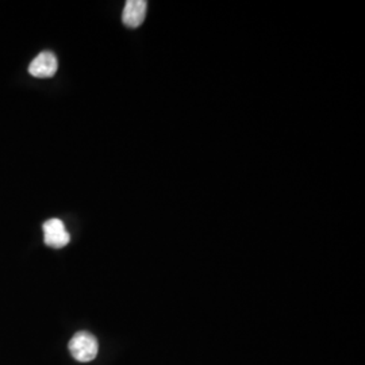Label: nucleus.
Listing matches in <instances>:
<instances>
[{
	"instance_id": "f257e3e1",
	"label": "nucleus",
	"mask_w": 365,
	"mask_h": 365,
	"mask_svg": "<svg viewBox=\"0 0 365 365\" xmlns=\"http://www.w3.org/2000/svg\"><path fill=\"white\" fill-rule=\"evenodd\" d=\"M69 352L78 363H90L99 352L98 339L88 331H78L69 341Z\"/></svg>"
},
{
	"instance_id": "f03ea898",
	"label": "nucleus",
	"mask_w": 365,
	"mask_h": 365,
	"mask_svg": "<svg viewBox=\"0 0 365 365\" xmlns=\"http://www.w3.org/2000/svg\"><path fill=\"white\" fill-rule=\"evenodd\" d=\"M42 229L45 244L51 248H64L71 241V235L66 232V225L61 220H49L42 225Z\"/></svg>"
},
{
	"instance_id": "7ed1b4c3",
	"label": "nucleus",
	"mask_w": 365,
	"mask_h": 365,
	"mask_svg": "<svg viewBox=\"0 0 365 365\" xmlns=\"http://www.w3.org/2000/svg\"><path fill=\"white\" fill-rule=\"evenodd\" d=\"M58 69V61L54 53L45 52L39 53L38 56L30 63L29 66V73L33 78H51L57 73Z\"/></svg>"
},
{
	"instance_id": "20e7f679",
	"label": "nucleus",
	"mask_w": 365,
	"mask_h": 365,
	"mask_svg": "<svg viewBox=\"0 0 365 365\" xmlns=\"http://www.w3.org/2000/svg\"><path fill=\"white\" fill-rule=\"evenodd\" d=\"M146 10V0H128L122 13V22L130 29L140 27L144 24Z\"/></svg>"
}]
</instances>
